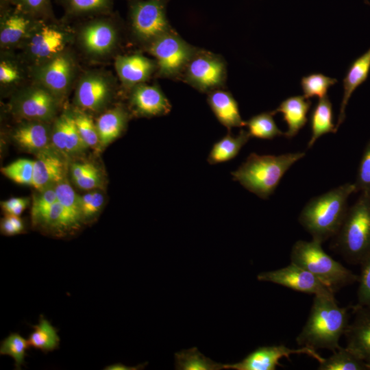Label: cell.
Masks as SVG:
<instances>
[{"label":"cell","mask_w":370,"mask_h":370,"mask_svg":"<svg viewBox=\"0 0 370 370\" xmlns=\"http://www.w3.org/2000/svg\"><path fill=\"white\" fill-rule=\"evenodd\" d=\"M332 238L333 248L350 264H360L370 255V194L361 193Z\"/></svg>","instance_id":"277c9868"},{"label":"cell","mask_w":370,"mask_h":370,"mask_svg":"<svg viewBox=\"0 0 370 370\" xmlns=\"http://www.w3.org/2000/svg\"><path fill=\"white\" fill-rule=\"evenodd\" d=\"M293 354H306L319 362L324 358L316 349L307 347L289 348L284 345L259 347L242 360L223 365L225 369L234 370H275L282 358L290 359Z\"/></svg>","instance_id":"30bf717a"},{"label":"cell","mask_w":370,"mask_h":370,"mask_svg":"<svg viewBox=\"0 0 370 370\" xmlns=\"http://www.w3.org/2000/svg\"><path fill=\"white\" fill-rule=\"evenodd\" d=\"M257 278L259 281L271 282L300 293L314 295L334 294L310 272L291 262L284 267L260 273Z\"/></svg>","instance_id":"8fae6325"},{"label":"cell","mask_w":370,"mask_h":370,"mask_svg":"<svg viewBox=\"0 0 370 370\" xmlns=\"http://www.w3.org/2000/svg\"><path fill=\"white\" fill-rule=\"evenodd\" d=\"M305 155V152L300 151L278 156L251 153L231 175L233 180L245 189L267 199L274 193L286 172Z\"/></svg>","instance_id":"3957f363"},{"label":"cell","mask_w":370,"mask_h":370,"mask_svg":"<svg viewBox=\"0 0 370 370\" xmlns=\"http://www.w3.org/2000/svg\"><path fill=\"white\" fill-rule=\"evenodd\" d=\"M127 121V112L121 106H116L101 114L95 123L100 147L107 146L119 137L125 130Z\"/></svg>","instance_id":"484cf974"},{"label":"cell","mask_w":370,"mask_h":370,"mask_svg":"<svg viewBox=\"0 0 370 370\" xmlns=\"http://www.w3.org/2000/svg\"><path fill=\"white\" fill-rule=\"evenodd\" d=\"M34 18L15 7L13 10H5L1 22V45L9 46L19 42L35 26Z\"/></svg>","instance_id":"d4e9b609"},{"label":"cell","mask_w":370,"mask_h":370,"mask_svg":"<svg viewBox=\"0 0 370 370\" xmlns=\"http://www.w3.org/2000/svg\"><path fill=\"white\" fill-rule=\"evenodd\" d=\"M19 78L18 70L12 64L1 62L0 64V81L3 84L15 82Z\"/></svg>","instance_id":"f6af8a7d"},{"label":"cell","mask_w":370,"mask_h":370,"mask_svg":"<svg viewBox=\"0 0 370 370\" xmlns=\"http://www.w3.org/2000/svg\"><path fill=\"white\" fill-rule=\"evenodd\" d=\"M365 2L366 3H367V4L369 3L368 0H365Z\"/></svg>","instance_id":"816d5d0a"},{"label":"cell","mask_w":370,"mask_h":370,"mask_svg":"<svg viewBox=\"0 0 370 370\" xmlns=\"http://www.w3.org/2000/svg\"><path fill=\"white\" fill-rule=\"evenodd\" d=\"M112 90V84L106 76L89 73L84 75L77 84L75 103L83 110L97 112L109 101Z\"/></svg>","instance_id":"4fadbf2b"},{"label":"cell","mask_w":370,"mask_h":370,"mask_svg":"<svg viewBox=\"0 0 370 370\" xmlns=\"http://www.w3.org/2000/svg\"><path fill=\"white\" fill-rule=\"evenodd\" d=\"M175 369L179 370H219L224 365L205 356L197 347L175 353Z\"/></svg>","instance_id":"f546056e"},{"label":"cell","mask_w":370,"mask_h":370,"mask_svg":"<svg viewBox=\"0 0 370 370\" xmlns=\"http://www.w3.org/2000/svg\"><path fill=\"white\" fill-rule=\"evenodd\" d=\"M34 29L28 42V51L33 58L43 62L63 51L66 42L64 33L42 23L36 25Z\"/></svg>","instance_id":"ac0fdd59"},{"label":"cell","mask_w":370,"mask_h":370,"mask_svg":"<svg viewBox=\"0 0 370 370\" xmlns=\"http://www.w3.org/2000/svg\"><path fill=\"white\" fill-rule=\"evenodd\" d=\"M74 182L81 189L92 190L101 185V177L99 171L94 165L88 173Z\"/></svg>","instance_id":"ee69618b"},{"label":"cell","mask_w":370,"mask_h":370,"mask_svg":"<svg viewBox=\"0 0 370 370\" xmlns=\"http://www.w3.org/2000/svg\"><path fill=\"white\" fill-rule=\"evenodd\" d=\"M349 325L348 308L338 306L334 294L314 295L308 319L295 338L299 347L335 352Z\"/></svg>","instance_id":"6da1fadb"},{"label":"cell","mask_w":370,"mask_h":370,"mask_svg":"<svg viewBox=\"0 0 370 370\" xmlns=\"http://www.w3.org/2000/svg\"><path fill=\"white\" fill-rule=\"evenodd\" d=\"M145 363L143 365H139L136 367H128L125 366L121 363H115L113 365H110L109 366L106 367L104 369L107 370H136V369H140L141 367H145Z\"/></svg>","instance_id":"681fc988"},{"label":"cell","mask_w":370,"mask_h":370,"mask_svg":"<svg viewBox=\"0 0 370 370\" xmlns=\"http://www.w3.org/2000/svg\"><path fill=\"white\" fill-rule=\"evenodd\" d=\"M56 149L49 147L37 153L34 161V173L32 186L38 191L56 185L66 178L65 163Z\"/></svg>","instance_id":"e0dca14e"},{"label":"cell","mask_w":370,"mask_h":370,"mask_svg":"<svg viewBox=\"0 0 370 370\" xmlns=\"http://www.w3.org/2000/svg\"><path fill=\"white\" fill-rule=\"evenodd\" d=\"M114 66L121 82L132 88L143 84L157 69L156 62L138 53L117 56Z\"/></svg>","instance_id":"ffe728a7"},{"label":"cell","mask_w":370,"mask_h":370,"mask_svg":"<svg viewBox=\"0 0 370 370\" xmlns=\"http://www.w3.org/2000/svg\"><path fill=\"white\" fill-rule=\"evenodd\" d=\"M354 183L356 192L370 194V140L363 151Z\"/></svg>","instance_id":"b9f144b4"},{"label":"cell","mask_w":370,"mask_h":370,"mask_svg":"<svg viewBox=\"0 0 370 370\" xmlns=\"http://www.w3.org/2000/svg\"><path fill=\"white\" fill-rule=\"evenodd\" d=\"M73 116L79 134L86 145L93 149L100 147L96 123L92 119L81 111L74 112Z\"/></svg>","instance_id":"f35d334b"},{"label":"cell","mask_w":370,"mask_h":370,"mask_svg":"<svg viewBox=\"0 0 370 370\" xmlns=\"http://www.w3.org/2000/svg\"><path fill=\"white\" fill-rule=\"evenodd\" d=\"M356 306L370 308V255L360 264Z\"/></svg>","instance_id":"ab89813d"},{"label":"cell","mask_w":370,"mask_h":370,"mask_svg":"<svg viewBox=\"0 0 370 370\" xmlns=\"http://www.w3.org/2000/svg\"><path fill=\"white\" fill-rule=\"evenodd\" d=\"M129 14L135 37L147 46L173 29L166 16L164 0H131Z\"/></svg>","instance_id":"52a82bcc"},{"label":"cell","mask_w":370,"mask_h":370,"mask_svg":"<svg viewBox=\"0 0 370 370\" xmlns=\"http://www.w3.org/2000/svg\"><path fill=\"white\" fill-rule=\"evenodd\" d=\"M94 164L90 162L73 163L71 167V173L73 180H75L88 173Z\"/></svg>","instance_id":"bcb514c9"},{"label":"cell","mask_w":370,"mask_h":370,"mask_svg":"<svg viewBox=\"0 0 370 370\" xmlns=\"http://www.w3.org/2000/svg\"><path fill=\"white\" fill-rule=\"evenodd\" d=\"M369 72L370 48L352 62L343 78V95L336 124V130L345 119V110L349 99L356 88L367 80Z\"/></svg>","instance_id":"603a6c76"},{"label":"cell","mask_w":370,"mask_h":370,"mask_svg":"<svg viewBox=\"0 0 370 370\" xmlns=\"http://www.w3.org/2000/svg\"><path fill=\"white\" fill-rule=\"evenodd\" d=\"M130 103L136 114L146 117L168 114L172 108L168 98L156 85L140 84L132 88Z\"/></svg>","instance_id":"2e32d148"},{"label":"cell","mask_w":370,"mask_h":370,"mask_svg":"<svg viewBox=\"0 0 370 370\" xmlns=\"http://www.w3.org/2000/svg\"><path fill=\"white\" fill-rule=\"evenodd\" d=\"M321 245L314 239L296 241L291 250V262L310 272L334 293L358 282V275L333 259Z\"/></svg>","instance_id":"5b68a950"},{"label":"cell","mask_w":370,"mask_h":370,"mask_svg":"<svg viewBox=\"0 0 370 370\" xmlns=\"http://www.w3.org/2000/svg\"><path fill=\"white\" fill-rule=\"evenodd\" d=\"M20 10L36 17L49 16L51 14L50 0H5Z\"/></svg>","instance_id":"60d3db41"},{"label":"cell","mask_w":370,"mask_h":370,"mask_svg":"<svg viewBox=\"0 0 370 370\" xmlns=\"http://www.w3.org/2000/svg\"><path fill=\"white\" fill-rule=\"evenodd\" d=\"M104 203V197L99 192H90L80 196L82 221H90L100 211Z\"/></svg>","instance_id":"7bdbcfd3"},{"label":"cell","mask_w":370,"mask_h":370,"mask_svg":"<svg viewBox=\"0 0 370 370\" xmlns=\"http://www.w3.org/2000/svg\"><path fill=\"white\" fill-rule=\"evenodd\" d=\"M80 43L92 56H103L115 47L117 32L115 25L107 18H97L86 23L79 34Z\"/></svg>","instance_id":"5bb4252c"},{"label":"cell","mask_w":370,"mask_h":370,"mask_svg":"<svg viewBox=\"0 0 370 370\" xmlns=\"http://www.w3.org/2000/svg\"><path fill=\"white\" fill-rule=\"evenodd\" d=\"M310 106L309 99L298 95L288 97L275 110L271 111L273 114L281 113L287 125V130L284 136L292 138L304 127L308 121L307 115Z\"/></svg>","instance_id":"cb8c5ba5"},{"label":"cell","mask_w":370,"mask_h":370,"mask_svg":"<svg viewBox=\"0 0 370 370\" xmlns=\"http://www.w3.org/2000/svg\"><path fill=\"white\" fill-rule=\"evenodd\" d=\"M272 112H262L254 115L246 121L247 132L251 137L271 140L277 136H284L277 126Z\"/></svg>","instance_id":"1f68e13d"},{"label":"cell","mask_w":370,"mask_h":370,"mask_svg":"<svg viewBox=\"0 0 370 370\" xmlns=\"http://www.w3.org/2000/svg\"><path fill=\"white\" fill-rule=\"evenodd\" d=\"M11 104L13 113L21 119L47 123L56 116L58 97L40 85L21 90Z\"/></svg>","instance_id":"9c48e42d"},{"label":"cell","mask_w":370,"mask_h":370,"mask_svg":"<svg viewBox=\"0 0 370 370\" xmlns=\"http://www.w3.org/2000/svg\"><path fill=\"white\" fill-rule=\"evenodd\" d=\"M318 370H367V362L346 347H340L333 354L319 362ZM368 370V369H367Z\"/></svg>","instance_id":"f1b7e54d"},{"label":"cell","mask_w":370,"mask_h":370,"mask_svg":"<svg viewBox=\"0 0 370 370\" xmlns=\"http://www.w3.org/2000/svg\"><path fill=\"white\" fill-rule=\"evenodd\" d=\"M69 14L79 16L109 13L113 0H60Z\"/></svg>","instance_id":"d6a6232c"},{"label":"cell","mask_w":370,"mask_h":370,"mask_svg":"<svg viewBox=\"0 0 370 370\" xmlns=\"http://www.w3.org/2000/svg\"><path fill=\"white\" fill-rule=\"evenodd\" d=\"M12 138L23 149L38 153L48 147L51 130L46 122L26 121L13 130Z\"/></svg>","instance_id":"7402d4cb"},{"label":"cell","mask_w":370,"mask_h":370,"mask_svg":"<svg viewBox=\"0 0 370 370\" xmlns=\"http://www.w3.org/2000/svg\"><path fill=\"white\" fill-rule=\"evenodd\" d=\"M23 198H10L8 200L1 201V206L2 209L7 213L9 214L12 210L18 204Z\"/></svg>","instance_id":"c3c4849f"},{"label":"cell","mask_w":370,"mask_h":370,"mask_svg":"<svg viewBox=\"0 0 370 370\" xmlns=\"http://www.w3.org/2000/svg\"><path fill=\"white\" fill-rule=\"evenodd\" d=\"M2 173L15 183L31 185L33 180L34 161L18 159L1 169Z\"/></svg>","instance_id":"8d00e7d4"},{"label":"cell","mask_w":370,"mask_h":370,"mask_svg":"<svg viewBox=\"0 0 370 370\" xmlns=\"http://www.w3.org/2000/svg\"><path fill=\"white\" fill-rule=\"evenodd\" d=\"M355 317L345 331L346 347L356 356L370 360V308L354 306Z\"/></svg>","instance_id":"d6986e66"},{"label":"cell","mask_w":370,"mask_h":370,"mask_svg":"<svg viewBox=\"0 0 370 370\" xmlns=\"http://www.w3.org/2000/svg\"><path fill=\"white\" fill-rule=\"evenodd\" d=\"M183 73L188 84L200 92H210L222 87L227 71L222 58L211 52L198 50Z\"/></svg>","instance_id":"ba28073f"},{"label":"cell","mask_w":370,"mask_h":370,"mask_svg":"<svg viewBox=\"0 0 370 370\" xmlns=\"http://www.w3.org/2000/svg\"><path fill=\"white\" fill-rule=\"evenodd\" d=\"M147 47L156 59L159 75L169 78L182 74L198 51L173 29L156 39Z\"/></svg>","instance_id":"8992f818"},{"label":"cell","mask_w":370,"mask_h":370,"mask_svg":"<svg viewBox=\"0 0 370 370\" xmlns=\"http://www.w3.org/2000/svg\"><path fill=\"white\" fill-rule=\"evenodd\" d=\"M29 346L28 340L17 333H12L1 342L0 354L11 356L14 360L16 368L20 369L24 364L26 350Z\"/></svg>","instance_id":"d590c367"},{"label":"cell","mask_w":370,"mask_h":370,"mask_svg":"<svg viewBox=\"0 0 370 370\" xmlns=\"http://www.w3.org/2000/svg\"><path fill=\"white\" fill-rule=\"evenodd\" d=\"M355 192L354 183H345L307 202L298 220L312 239L323 243L337 234L349 208L348 198Z\"/></svg>","instance_id":"7a4b0ae2"},{"label":"cell","mask_w":370,"mask_h":370,"mask_svg":"<svg viewBox=\"0 0 370 370\" xmlns=\"http://www.w3.org/2000/svg\"><path fill=\"white\" fill-rule=\"evenodd\" d=\"M58 201L64 206L69 214L79 224L82 222L80 196L73 190L64 178L56 184Z\"/></svg>","instance_id":"836d02e7"},{"label":"cell","mask_w":370,"mask_h":370,"mask_svg":"<svg viewBox=\"0 0 370 370\" xmlns=\"http://www.w3.org/2000/svg\"><path fill=\"white\" fill-rule=\"evenodd\" d=\"M251 138L247 130H241L238 135L230 132L212 147L207 158L210 164L223 163L234 159Z\"/></svg>","instance_id":"4316f807"},{"label":"cell","mask_w":370,"mask_h":370,"mask_svg":"<svg viewBox=\"0 0 370 370\" xmlns=\"http://www.w3.org/2000/svg\"><path fill=\"white\" fill-rule=\"evenodd\" d=\"M51 141L53 148L65 156L82 153L88 147L79 134L73 114L69 112L62 113L55 120L51 130Z\"/></svg>","instance_id":"9a60e30c"},{"label":"cell","mask_w":370,"mask_h":370,"mask_svg":"<svg viewBox=\"0 0 370 370\" xmlns=\"http://www.w3.org/2000/svg\"><path fill=\"white\" fill-rule=\"evenodd\" d=\"M57 201L56 185L49 186L36 194L32 206V222L35 227Z\"/></svg>","instance_id":"74e56055"},{"label":"cell","mask_w":370,"mask_h":370,"mask_svg":"<svg viewBox=\"0 0 370 370\" xmlns=\"http://www.w3.org/2000/svg\"><path fill=\"white\" fill-rule=\"evenodd\" d=\"M311 137L308 148H311L317 140L328 133H336V125L333 123L332 104L329 97L319 99L310 116Z\"/></svg>","instance_id":"83f0119b"},{"label":"cell","mask_w":370,"mask_h":370,"mask_svg":"<svg viewBox=\"0 0 370 370\" xmlns=\"http://www.w3.org/2000/svg\"><path fill=\"white\" fill-rule=\"evenodd\" d=\"M337 83V79L322 73H311L301 79V87L306 99L327 96L328 89Z\"/></svg>","instance_id":"e575fe53"},{"label":"cell","mask_w":370,"mask_h":370,"mask_svg":"<svg viewBox=\"0 0 370 370\" xmlns=\"http://www.w3.org/2000/svg\"><path fill=\"white\" fill-rule=\"evenodd\" d=\"M75 64L72 57L61 52L42 62L36 69V79L56 97L64 95L71 85Z\"/></svg>","instance_id":"7c38bea8"},{"label":"cell","mask_w":370,"mask_h":370,"mask_svg":"<svg viewBox=\"0 0 370 370\" xmlns=\"http://www.w3.org/2000/svg\"><path fill=\"white\" fill-rule=\"evenodd\" d=\"M27 340L30 346L43 352H51L57 349L60 343L57 330L42 317L38 324L34 326V331Z\"/></svg>","instance_id":"4dcf8cb0"},{"label":"cell","mask_w":370,"mask_h":370,"mask_svg":"<svg viewBox=\"0 0 370 370\" xmlns=\"http://www.w3.org/2000/svg\"><path fill=\"white\" fill-rule=\"evenodd\" d=\"M208 103L219 122L229 131L246 126L236 100L228 91L216 89L208 92Z\"/></svg>","instance_id":"44dd1931"},{"label":"cell","mask_w":370,"mask_h":370,"mask_svg":"<svg viewBox=\"0 0 370 370\" xmlns=\"http://www.w3.org/2000/svg\"><path fill=\"white\" fill-rule=\"evenodd\" d=\"M367 369H368V370H370V360H369L368 362H367Z\"/></svg>","instance_id":"f907efd6"},{"label":"cell","mask_w":370,"mask_h":370,"mask_svg":"<svg viewBox=\"0 0 370 370\" xmlns=\"http://www.w3.org/2000/svg\"><path fill=\"white\" fill-rule=\"evenodd\" d=\"M1 230L6 236H14L20 234L15 225L7 215L1 219Z\"/></svg>","instance_id":"7dc6e473"}]
</instances>
